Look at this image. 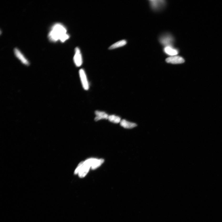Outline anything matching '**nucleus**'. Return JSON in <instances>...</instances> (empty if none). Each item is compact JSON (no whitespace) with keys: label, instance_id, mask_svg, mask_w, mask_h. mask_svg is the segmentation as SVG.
<instances>
[{"label":"nucleus","instance_id":"obj_1","mask_svg":"<svg viewBox=\"0 0 222 222\" xmlns=\"http://www.w3.org/2000/svg\"><path fill=\"white\" fill-rule=\"evenodd\" d=\"M70 36L67 33V29L63 25L56 23L53 25L48 35L49 39L51 42H56L60 40L64 42L68 39Z\"/></svg>","mask_w":222,"mask_h":222},{"label":"nucleus","instance_id":"obj_2","mask_svg":"<svg viewBox=\"0 0 222 222\" xmlns=\"http://www.w3.org/2000/svg\"><path fill=\"white\" fill-rule=\"evenodd\" d=\"M159 40L161 44L166 47H172L174 41L173 37L168 34L162 35L160 38Z\"/></svg>","mask_w":222,"mask_h":222},{"label":"nucleus","instance_id":"obj_3","mask_svg":"<svg viewBox=\"0 0 222 222\" xmlns=\"http://www.w3.org/2000/svg\"><path fill=\"white\" fill-rule=\"evenodd\" d=\"M103 159H90L84 161L85 163L91 167L92 170H95L100 167L104 162Z\"/></svg>","mask_w":222,"mask_h":222},{"label":"nucleus","instance_id":"obj_4","mask_svg":"<svg viewBox=\"0 0 222 222\" xmlns=\"http://www.w3.org/2000/svg\"><path fill=\"white\" fill-rule=\"evenodd\" d=\"M79 74L83 88L85 90H88L89 88V85L86 73L83 69H81L79 71Z\"/></svg>","mask_w":222,"mask_h":222},{"label":"nucleus","instance_id":"obj_5","mask_svg":"<svg viewBox=\"0 0 222 222\" xmlns=\"http://www.w3.org/2000/svg\"><path fill=\"white\" fill-rule=\"evenodd\" d=\"M74 60V63L77 67H80L82 65L83 61L82 55L79 48H76L75 49Z\"/></svg>","mask_w":222,"mask_h":222},{"label":"nucleus","instance_id":"obj_6","mask_svg":"<svg viewBox=\"0 0 222 222\" xmlns=\"http://www.w3.org/2000/svg\"><path fill=\"white\" fill-rule=\"evenodd\" d=\"M150 1L151 6L153 9L156 10H159L162 8L166 3L165 1L160 0H152Z\"/></svg>","mask_w":222,"mask_h":222},{"label":"nucleus","instance_id":"obj_7","mask_svg":"<svg viewBox=\"0 0 222 222\" xmlns=\"http://www.w3.org/2000/svg\"><path fill=\"white\" fill-rule=\"evenodd\" d=\"M167 63L172 64H179L184 63V59L179 56H173L167 58L166 60Z\"/></svg>","mask_w":222,"mask_h":222},{"label":"nucleus","instance_id":"obj_8","mask_svg":"<svg viewBox=\"0 0 222 222\" xmlns=\"http://www.w3.org/2000/svg\"><path fill=\"white\" fill-rule=\"evenodd\" d=\"M14 52L16 56L23 64L27 65H29V61L18 49L15 48L14 50Z\"/></svg>","mask_w":222,"mask_h":222},{"label":"nucleus","instance_id":"obj_9","mask_svg":"<svg viewBox=\"0 0 222 222\" xmlns=\"http://www.w3.org/2000/svg\"><path fill=\"white\" fill-rule=\"evenodd\" d=\"M90 167L85 163L84 162L78 174L80 178L84 177L88 173Z\"/></svg>","mask_w":222,"mask_h":222},{"label":"nucleus","instance_id":"obj_10","mask_svg":"<svg viewBox=\"0 0 222 222\" xmlns=\"http://www.w3.org/2000/svg\"><path fill=\"white\" fill-rule=\"evenodd\" d=\"M95 113L96 117L95 118V120L96 121H97L99 120H102L108 119L109 115L104 112L96 111Z\"/></svg>","mask_w":222,"mask_h":222},{"label":"nucleus","instance_id":"obj_11","mask_svg":"<svg viewBox=\"0 0 222 222\" xmlns=\"http://www.w3.org/2000/svg\"><path fill=\"white\" fill-rule=\"evenodd\" d=\"M120 125L124 128L127 129L132 128L137 126L136 123L127 121L125 120H122L121 121Z\"/></svg>","mask_w":222,"mask_h":222},{"label":"nucleus","instance_id":"obj_12","mask_svg":"<svg viewBox=\"0 0 222 222\" xmlns=\"http://www.w3.org/2000/svg\"><path fill=\"white\" fill-rule=\"evenodd\" d=\"M164 51L166 54L173 56L176 55L179 53L177 49L170 47H165Z\"/></svg>","mask_w":222,"mask_h":222},{"label":"nucleus","instance_id":"obj_13","mask_svg":"<svg viewBox=\"0 0 222 222\" xmlns=\"http://www.w3.org/2000/svg\"><path fill=\"white\" fill-rule=\"evenodd\" d=\"M127 41L125 40H122L115 43L110 46L109 48L110 49H117V48L123 47L127 44Z\"/></svg>","mask_w":222,"mask_h":222},{"label":"nucleus","instance_id":"obj_14","mask_svg":"<svg viewBox=\"0 0 222 222\" xmlns=\"http://www.w3.org/2000/svg\"><path fill=\"white\" fill-rule=\"evenodd\" d=\"M108 120L110 121L115 123H119L121 121L120 117L114 115H109Z\"/></svg>","mask_w":222,"mask_h":222},{"label":"nucleus","instance_id":"obj_15","mask_svg":"<svg viewBox=\"0 0 222 222\" xmlns=\"http://www.w3.org/2000/svg\"><path fill=\"white\" fill-rule=\"evenodd\" d=\"M84 161H82L79 163V165H78L77 167L76 168L75 171H74V173L75 174H78V173H79V171L80 170L81 167H82L83 163H84Z\"/></svg>","mask_w":222,"mask_h":222}]
</instances>
